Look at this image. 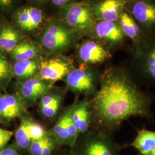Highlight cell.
<instances>
[{
    "label": "cell",
    "mask_w": 155,
    "mask_h": 155,
    "mask_svg": "<svg viewBox=\"0 0 155 155\" xmlns=\"http://www.w3.org/2000/svg\"><path fill=\"white\" fill-rule=\"evenodd\" d=\"M153 99L130 68L112 67L101 75L99 88L90 102L91 121L100 130L113 133L130 118L151 119Z\"/></svg>",
    "instance_id": "cell-1"
},
{
    "label": "cell",
    "mask_w": 155,
    "mask_h": 155,
    "mask_svg": "<svg viewBox=\"0 0 155 155\" xmlns=\"http://www.w3.org/2000/svg\"><path fill=\"white\" fill-rule=\"evenodd\" d=\"M82 136L71 148L75 155H120L123 148L106 131L97 130Z\"/></svg>",
    "instance_id": "cell-2"
},
{
    "label": "cell",
    "mask_w": 155,
    "mask_h": 155,
    "mask_svg": "<svg viewBox=\"0 0 155 155\" xmlns=\"http://www.w3.org/2000/svg\"><path fill=\"white\" fill-rule=\"evenodd\" d=\"M141 86H155V39L148 40L135 56V64L131 70Z\"/></svg>",
    "instance_id": "cell-3"
},
{
    "label": "cell",
    "mask_w": 155,
    "mask_h": 155,
    "mask_svg": "<svg viewBox=\"0 0 155 155\" xmlns=\"http://www.w3.org/2000/svg\"><path fill=\"white\" fill-rule=\"evenodd\" d=\"M100 78L89 67H80L70 71L67 75L66 83L68 89L74 91L93 94L97 92Z\"/></svg>",
    "instance_id": "cell-4"
},
{
    "label": "cell",
    "mask_w": 155,
    "mask_h": 155,
    "mask_svg": "<svg viewBox=\"0 0 155 155\" xmlns=\"http://www.w3.org/2000/svg\"><path fill=\"white\" fill-rule=\"evenodd\" d=\"M129 14L142 29L155 28V4L152 0H129Z\"/></svg>",
    "instance_id": "cell-5"
},
{
    "label": "cell",
    "mask_w": 155,
    "mask_h": 155,
    "mask_svg": "<svg viewBox=\"0 0 155 155\" xmlns=\"http://www.w3.org/2000/svg\"><path fill=\"white\" fill-rule=\"evenodd\" d=\"M64 13L68 25L75 29L84 31L93 26L94 16L92 9L86 3H77L68 6Z\"/></svg>",
    "instance_id": "cell-6"
},
{
    "label": "cell",
    "mask_w": 155,
    "mask_h": 155,
    "mask_svg": "<svg viewBox=\"0 0 155 155\" xmlns=\"http://www.w3.org/2000/svg\"><path fill=\"white\" fill-rule=\"evenodd\" d=\"M51 87V83L39 77H32L20 84L18 88V95L25 102L33 103L41 98Z\"/></svg>",
    "instance_id": "cell-7"
},
{
    "label": "cell",
    "mask_w": 155,
    "mask_h": 155,
    "mask_svg": "<svg viewBox=\"0 0 155 155\" xmlns=\"http://www.w3.org/2000/svg\"><path fill=\"white\" fill-rule=\"evenodd\" d=\"M81 61L85 64H97L109 59L111 56L109 49L94 40L85 41L78 51Z\"/></svg>",
    "instance_id": "cell-8"
},
{
    "label": "cell",
    "mask_w": 155,
    "mask_h": 155,
    "mask_svg": "<svg viewBox=\"0 0 155 155\" xmlns=\"http://www.w3.org/2000/svg\"><path fill=\"white\" fill-rule=\"evenodd\" d=\"M70 41L71 36L68 31L59 24H52L47 28L41 39L45 48L52 52L64 49Z\"/></svg>",
    "instance_id": "cell-9"
},
{
    "label": "cell",
    "mask_w": 155,
    "mask_h": 155,
    "mask_svg": "<svg viewBox=\"0 0 155 155\" xmlns=\"http://www.w3.org/2000/svg\"><path fill=\"white\" fill-rule=\"evenodd\" d=\"M129 0H101L92 9L93 16L100 21L118 22Z\"/></svg>",
    "instance_id": "cell-10"
},
{
    "label": "cell",
    "mask_w": 155,
    "mask_h": 155,
    "mask_svg": "<svg viewBox=\"0 0 155 155\" xmlns=\"http://www.w3.org/2000/svg\"><path fill=\"white\" fill-rule=\"evenodd\" d=\"M122 32L133 42L134 46V56L137 55L148 39H147L142 33V28L136 22L129 13L124 11L122 12L118 21Z\"/></svg>",
    "instance_id": "cell-11"
},
{
    "label": "cell",
    "mask_w": 155,
    "mask_h": 155,
    "mask_svg": "<svg viewBox=\"0 0 155 155\" xmlns=\"http://www.w3.org/2000/svg\"><path fill=\"white\" fill-rule=\"evenodd\" d=\"M39 78L50 83L56 82L70 72V63L61 58H53L41 61L39 66Z\"/></svg>",
    "instance_id": "cell-12"
},
{
    "label": "cell",
    "mask_w": 155,
    "mask_h": 155,
    "mask_svg": "<svg viewBox=\"0 0 155 155\" xmlns=\"http://www.w3.org/2000/svg\"><path fill=\"white\" fill-rule=\"evenodd\" d=\"M95 33L111 48L122 45L126 38L118 22L100 21L95 27Z\"/></svg>",
    "instance_id": "cell-13"
},
{
    "label": "cell",
    "mask_w": 155,
    "mask_h": 155,
    "mask_svg": "<svg viewBox=\"0 0 155 155\" xmlns=\"http://www.w3.org/2000/svg\"><path fill=\"white\" fill-rule=\"evenodd\" d=\"M26 102L18 95H0V119L11 121L20 116L26 110Z\"/></svg>",
    "instance_id": "cell-14"
},
{
    "label": "cell",
    "mask_w": 155,
    "mask_h": 155,
    "mask_svg": "<svg viewBox=\"0 0 155 155\" xmlns=\"http://www.w3.org/2000/svg\"><path fill=\"white\" fill-rule=\"evenodd\" d=\"M71 118L79 136L89 132L91 122V113L87 97L72 107Z\"/></svg>",
    "instance_id": "cell-15"
},
{
    "label": "cell",
    "mask_w": 155,
    "mask_h": 155,
    "mask_svg": "<svg viewBox=\"0 0 155 155\" xmlns=\"http://www.w3.org/2000/svg\"><path fill=\"white\" fill-rule=\"evenodd\" d=\"M127 147L134 148L140 155H155V131L145 129L137 130L133 141L124 146Z\"/></svg>",
    "instance_id": "cell-16"
},
{
    "label": "cell",
    "mask_w": 155,
    "mask_h": 155,
    "mask_svg": "<svg viewBox=\"0 0 155 155\" xmlns=\"http://www.w3.org/2000/svg\"><path fill=\"white\" fill-rule=\"evenodd\" d=\"M43 18V12L35 7L24 8L18 13L17 17L19 25L28 31L37 28L42 22Z\"/></svg>",
    "instance_id": "cell-17"
},
{
    "label": "cell",
    "mask_w": 155,
    "mask_h": 155,
    "mask_svg": "<svg viewBox=\"0 0 155 155\" xmlns=\"http://www.w3.org/2000/svg\"><path fill=\"white\" fill-rule=\"evenodd\" d=\"M38 50L35 45L28 42L18 44L11 52L12 56L16 61L32 60L36 55Z\"/></svg>",
    "instance_id": "cell-18"
},
{
    "label": "cell",
    "mask_w": 155,
    "mask_h": 155,
    "mask_svg": "<svg viewBox=\"0 0 155 155\" xmlns=\"http://www.w3.org/2000/svg\"><path fill=\"white\" fill-rule=\"evenodd\" d=\"M69 110L61 117V118L57 122L52 131V137L55 140L58 145H66L70 147L69 137L67 130V116Z\"/></svg>",
    "instance_id": "cell-19"
},
{
    "label": "cell",
    "mask_w": 155,
    "mask_h": 155,
    "mask_svg": "<svg viewBox=\"0 0 155 155\" xmlns=\"http://www.w3.org/2000/svg\"><path fill=\"white\" fill-rule=\"evenodd\" d=\"M18 40V34L14 29L8 27L2 28L0 31V50L11 52Z\"/></svg>",
    "instance_id": "cell-20"
},
{
    "label": "cell",
    "mask_w": 155,
    "mask_h": 155,
    "mask_svg": "<svg viewBox=\"0 0 155 155\" xmlns=\"http://www.w3.org/2000/svg\"><path fill=\"white\" fill-rule=\"evenodd\" d=\"M38 68V63L35 61H16L13 67V72L16 77L27 79L32 77Z\"/></svg>",
    "instance_id": "cell-21"
},
{
    "label": "cell",
    "mask_w": 155,
    "mask_h": 155,
    "mask_svg": "<svg viewBox=\"0 0 155 155\" xmlns=\"http://www.w3.org/2000/svg\"><path fill=\"white\" fill-rule=\"evenodd\" d=\"M15 137L16 141L15 144L18 150H28L32 141L27 130V118L22 120L20 125L17 129Z\"/></svg>",
    "instance_id": "cell-22"
},
{
    "label": "cell",
    "mask_w": 155,
    "mask_h": 155,
    "mask_svg": "<svg viewBox=\"0 0 155 155\" xmlns=\"http://www.w3.org/2000/svg\"><path fill=\"white\" fill-rule=\"evenodd\" d=\"M27 126L28 134L32 141L41 139L47 134L45 127L38 122L27 119Z\"/></svg>",
    "instance_id": "cell-23"
},
{
    "label": "cell",
    "mask_w": 155,
    "mask_h": 155,
    "mask_svg": "<svg viewBox=\"0 0 155 155\" xmlns=\"http://www.w3.org/2000/svg\"><path fill=\"white\" fill-rule=\"evenodd\" d=\"M49 137V135L46 134L45 137L41 139L32 141L27 150L29 155H41L43 148Z\"/></svg>",
    "instance_id": "cell-24"
},
{
    "label": "cell",
    "mask_w": 155,
    "mask_h": 155,
    "mask_svg": "<svg viewBox=\"0 0 155 155\" xmlns=\"http://www.w3.org/2000/svg\"><path fill=\"white\" fill-rule=\"evenodd\" d=\"M11 70L5 58L0 53V85L5 82L9 77Z\"/></svg>",
    "instance_id": "cell-25"
},
{
    "label": "cell",
    "mask_w": 155,
    "mask_h": 155,
    "mask_svg": "<svg viewBox=\"0 0 155 155\" xmlns=\"http://www.w3.org/2000/svg\"><path fill=\"white\" fill-rule=\"evenodd\" d=\"M61 101V98H59L50 105L40 107L42 114L47 118H52L55 116L59 108Z\"/></svg>",
    "instance_id": "cell-26"
},
{
    "label": "cell",
    "mask_w": 155,
    "mask_h": 155,
    "mask_svg": "<svg viewBox=\"0 0 155 155\" xmlns=\"http://www.w3.org/2000/svg\"><path fill=\"white\" fill-rule=\"evenodd\" d=\"M13 133L0 127V150L6 147L11 140Z\"/></svg>",
    "instance_id": "cell-27"
},
{
    "label": "cell",
    "mask_w": 155,
    "mask_h": 155,
    "mask_svg": "<svg viewBox=\"0 0 155 155\" xmlns=\"http://www.w3.org/2000/svg\"><path fill=\"white\" fill-rule=\"evenodd\" d=\"M0 155H21L20 150L15 144L7 145L0 150Z\"/></svg>",
    "instance_id": "cell-28"
},
{
    "label": "cell",
    "mask_w": 155,
    "mask_h": 155,
    "mask_svg": "<svg viewBox=\"0 0 155 155\" xmlns=\"http://www.w3.org/2000/svg\"><path fill=\"white\" fill-rule=\"evenodd\" d=\"M59 98L60 97L56 95L45 94L41 98L40 102V108L45 107L46 106L50 105Z\"/></svg>",
    "instance_id": "cell-29"
},
{
    "label": "cell",
    "mask_w": 155,
    "mask_h": 155,
    "mask_svg": "<svg viewBox=\"0 0 155 155\" xmlns=\"http://www.w3.org/2000/svg\"><path fill=\"white\" fill-rule=\"evenodd\" d=\"M54 5L58 6H63L67 4L70 0H52Z\"/></svg>",
    "instance_id": "cell-30"
},
{
    "label": "cell",
    "mask_w": 155,
    "mask_h": 155,
    "mask_svg": "<svg viewBox=\"0 0 155 155\" xmlns=\"http://www.w3.org/2000/svg\"><path fill=\"white\" fill-rule=\"evenodd\" d=\"M12 0H0V5L4 7H8L11 5Z\"/></svg>",
    "instance_id": "cell-31"
},
{
    "label": "cell",
    "mask_w": 155,
    "mask_h": 155,
    "mask_svg": "<svg viewBox=\"0 0 155 155\" xmlns=\"http://www.w3.org/2000/svg\"><path fill=\"white\" fill-rule=\"evenodd\" d=\"M60 155H75L74 154V153L71 152V153H62V154H61Z\"/></svg>",
    "instance_id": "cell-32"
}]
</instances>
